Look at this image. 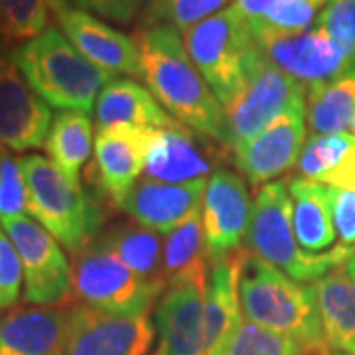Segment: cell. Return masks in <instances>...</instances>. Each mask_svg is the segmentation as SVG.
<instances>
[{
    "instance_id": "obj_1",
    "label": "cell",
    "mask_w": 355,
    "mask_h": 355,
    "mask_svg": "<svg viewBox=\"0 0 355 355\" xmlns=\"http://www.w3.org/2000/svg\"><path fill=\"white\" fill-rule=\"evenodd\" d=\"M135 40L142 79L154 99L180 125L225 144V109L191 62L184 36L172 26L156 24L140 30Z\"/></svg>"
},
{
    "instance_id": "obj_2",
    "label": "cell",
    "mask_w": 355,
    "mask_h": 355,
    "mask_svg": "<svg viewBox=\"0 0 355 355\" xmlns=\"http://www.w3.org/2000/svg\"><path fill=\"white\" fill-rule=\"evenodd\" d=\"M239 304L243 316L292 338L306 355L330 349L324 340L312 284H300L249 251L243 253Z\"/></svg>"
},
{
    "instance_id": "obj_3",
    "label": "cell",
    "mask_w": 355,
    "mask_h": 355,
    "mask_svg": "<svg viewBox=\"0 0 355 355\" xmlns=\"http://www.w3.org/2000/svg\"><path fill=\"white\" fill-rule=\"evenodd\" d=\"M12 60L28 85L60 111L89 114L114 76L93 65L58 26L12 48Z\"/></svg>"
},
{
    "instance_id": "obj_4",
    "label": "cell",
    "mask_w": 355,
    "mask_h": 355,
    "mask_svg": "<svg viewBox=\"0 0 355 355\" xmlns=\"http://www.w3.org/2000/svg\"><path fill=\"white\" fill-rule=\"evenodd\" d=\"M249 253L277 266L298 282H316L343 265L355 247L338 245L331 251L308 253L294 235L292 200L284 180L261 186L253 202V217L247 233Z\"/></svg>"
},
{
    "instance_id": "obj_5",
    "label": "cell",
    "mask_w": 355,
    "mask_h": 355,
    "mask_svg": "<svg viewBox=\"0 0 355 355\" xmlns=\"http://www.w3.org/2000/svg\"><path fill=\"white\" fill-rule=\"evenodd\" d=\"M28 190V214L60 245L76 254L99 237L105 214L79 184L69 182L42 154L20 158Z\"/></svg>"
},
{
    "instance_id": "obj_6",
    "label": "cell",
    "mask_w": 355,
    "mask_h": 355,
    "mask_svg": "<svg viewBox=\"0 0 355 355\" xmlns=\"http://www.w3.org/2000/svg\"><path fill=\"white\" fill-rule=\"evenodd\" d=\"M182 36L191 62L223 107L263 60L251 22L235 4L205 18Z\"/></svg>"
},
{
    "instance_id": "obj_7",
    "label": "cell",
    "mask_w": 355,
    "mask_h": 355,
    "mask_svg": "<svg viewBox=\"0 0 355 355\" xmlns=\"http://www.w3.org/2000/svg\"><path fill=\"white\" fill-rule=\"evenodd\" d=\"M71 291L81 304L111 314H150L164 286L140 279L99 237L73 254Z\"/></svg>"
},
{
    "instance_id": "obj_8",
    "label": "cell",
    "mask_w": 355,
    "mask_h": 355,
    "mask_svg": "<svg viewBox=\"0 0 355 355\" xmlns=\"http://www.w3.org/2000/svg\"><path fill=\"white\" fill-rule=\"evenodd\" d=\"M306 103V87L268 64L265 58L225 109V146L233 153L261 135L288 109Z\"/></svg>"
},
{
    "instance_id": "obj_9",
    "label": "cell",
    "mask_w": 355,
    "mask_h": 355,
    "mask_svg": "<svg viewBox=\"0 0 355 355\" xmlns=\"http://www.w3.org/2000/svg\"><path fill=\"white\" fill-rule=\"evenodd\" d=\"M251 28L266 62L306 91L355 71L343 51L316 24L302 32H282L259 22H251Z\"/></svg>"
},
{
    "instance_id": "obj_10",
    "label": "cell",
    "mask_w": 355,
    "mask_h": 355,
    "mask_svg": "<svg viewBox=\"0 0 355 355\" xmlns=\"http://www.w3.org/2000/svg\"><path fill=\"white\" fill-rule=\"evenodd\" d=\"M0 225L22 261L24 302L28 306H60L71 300V265L62 245L28 216Z\"/></svg>"
},
{
    "instance_id": "obj_11",
    "label": "cell",
    "mask_w": 355,
    "mask_h": 355,
    "mask_svg": "<svg viewBox=\"0 0 355 355\" xmlns=\"http://www.w3.org/2000/svg\"><path fill=\"white\" fill-rule=\"evenodd\" d=\"M154 336L150 314L125 316L77 304L69 308L64 355H150Z\"/></svg>"
},
{
    "instance_id": "obj_12",
    "label": "cell",
    "mask_w": 355,
    "mask_h": 355,
    "mask_svg": "<svg viewBox=\"0 0 355 355\" xmlns=\"http://www.w3.org/2000/svg\"><path fill=\"white\" fill-rule=\"evenodd\" d=\"M50 14L79 53L111 76L142 77L137 40L114 30L99 16L76 6L71 0H50Z\"/></svg>"
},
{
    "instance_id": "obj_13",
    "label": "cell",
    "mask_w": 355,
    "mask_h": 355,
    "mask_svg": "<svg viewBox=\"0 0 355 355\" xmlns=\"http://www.w3.org/2000/svg\"><path fill=\"white\" fill-rule=\"evenodd\" d=\"M51 109L28 85L12 50L0 40V146L26 153L44 146L51 127Z\"/></svg>"
},
{
    "instance_id": "obj_14",
    "label": "cell",
    "mask_w": 355,
    "mask_h": 355,
    "mask_svg": "<svg viewBox=\"0 0 355 355\" xmlns=\"http://www.w3.org/2000/svg\"><path fill=\"white\" fill-rule=\"evenodd\" d=\"M253 217L247 182L227 168H217L207 180L202 200V225L209 261L241 251Z\"/></svg>"
},
{
    "instance_id": "obj_15",
    "label": "cell",
    "mask_w": 355,
    "mask_h": 355,
    "mask_svg": "<svg viewBox=\"0 0 355 355\" xmlns=\"http://www.w3.org/2000/svg\"><path fill=\"white\" fill-rule=\"evenodd\" d=\"M306 103L288 109L235 150V164L251 186H265L298 164L306 144Z\"/></svg>"
},
{
    "instance_id": "obj_16",
    "label": "cell",
    "mask_w": 355,
    "mask_h": 355,
    "mask_svg": "<svg viewBox=\"0 0 355 355\" xmlns=\"http://www.w3.org/2000/svg\"><path fill=\"white\" fill-rule=\"evenodd\" d=\"M154 128L109 127L101 128L95 139V170L97 182L111 202H125L144 172L146 154Z\"/></svg>"
},
{
    "instance_id": "obj_17",
    "label": "cell",
    "mask_w": 355,
    "mask_h": 355,
    "mask_svg": "<svg viewBox=\"0 0 355 355\" xmlns=\"http://www.w3.org/2000/svg\"><path fill=\"white\" fill-rule=\"evenodd\" d=\"M205 186V180L166 184L142 178L119 207H123L135 223L142 227L153 229L156 233H170L202 209Z\"/></svg>"
},
{
    "instance_id": "obj_18",
    "label": "cell",
    "mask_w": 355,
    "mask_h": 355,
    "mask_svg": "<svg viewBox=\"0 0 355 355\" xmlns=\"http://www.w3.org/2000/svg\"><path fill=\"white\" fill-rule=\"evenodd\" d=\"M203 288L172 284L156 306V355H207L203 330Z\"/></svg>"
},
{
    "instance_id": "obj_19",
    "label": "cell",
    "mask_w": 355,
    "mask_h": 355,
    "mask_svg": "<svg viewBox=\"0 0 355 355\" xmlns=\"http://www.w3.org/2000/svg\"><path fill=\"white\" fill-rule=\"evenodd\" d=\"M69 308L20 306L0 316V355H64Z\"/></svg>"
},
{
    "instance_id": "obj_20",
    "label": "cell",
    "mask_w": 355,
    "mask_h": 355,
    "mask_svg": "<svg viewBox=\"0 0 355 355\" xmlns=\"http://www.w3.org/2000/svg\"><path fill=\"white\" fill-rule=\"evenodd\" d=\"M211 170V156L193 139L190 128L176 125L154 128L146 154L144 178L166 184H188L205 180Z\"/></svg>"
},
{
    "instance_id": "obj_21",
    "label": "cell",
    "mask_w": 355,
    "mask_h": 355,
    "mask_svg": "<svg viewBox=\"0 0 355 355\" xmlns=\"http://www.w3.org/2000/svg\"><path fill=\"white\" fill-rule=\"evenodd\" d=\"M95 125L139 128H170L180 125L154 95L135 79L114 77L105 87L95 105Z\"/></svg>"
},
{
    "instance_id": "obj_22",
    "label": "cell",
    "mask_w": 355,
    "mask_h": 355,
    "mask_svg": "<svg viewBox=\"0 0 355 355\" xmlns=\"http://www.w3.org/2000/svg\"><path fill=\"white\" fill-rule=\"evenodd\" d=\"M326 345L355 355V280L345 268H334L312 282Z\"/></svg>"
},
{
    "instance_id": "obj_23",
    "label": "cell",
    "mask_w": 355,
    "mask_h": 355,
    "mask_svg": "<svg viewBox=\"0 0 355 355\" xmlns=\"http://www.w3.org/2000/svg\"><path fill=\"white\" fill-rule=\"evenodd\" d=\"M243 253L221 257L211 261L209 279L203 292V330L207 355L219 340L227 334L233 322L241 316L239 304V277H241Z\"/></svg>"
},
{
    "instance_id": "obj_24",
    "label": "cell",
    "mask_w": 355,
    "mask_h": 355,
    "mask_svg": "<svg viewBox=\"0 0 355 355\" xmlns=\"http://www.w3.org/2000/svg\"><path fill=\"white\" fill-rule=\"evenodd\" d=\"M288 193L298 245L308 253L330 249L338 237L331 214V188L308 178H296L288 184Z\"/></svg>"
},
{
    "instance_id": "obj_25",
    "label": "cell",
    "mask_w": 355,
    "mask_h": 355,
    "mask_svg": "<svg viewBox=\"0 0 355 355\" xmlns=\"http://www.w3.org/2000/svg\"><path fill=\"white\" fill-rule=\"evenodd\" d=\"M298 172L336 190L355 191L354 135H312L298 158Z\"/></svg>"
},
{
    "instance_id": "obj_26",
    "label": "cell",
    "mask_w": 355,
    "mask_h": 355,
    "mask_svg": "<svg viewBox=\"0 0 355 355\" xmlns=\"http://www.w3.org/2000/svg\"><path fill=\"white\" fill-rule=\"evenodd\" d=\"M209 254L205 249L202 225V209L190 216L182 225L166 233L164 239V279L172 284H196L205 291L209 270Z\"/></svg>"
},
{
    "instance_id": "obj_27",
    "label": "cell",
    "mask_w": 355,
    "mask_h": 355,
    "mask_svg": "<svg viewBox=\"0 0 355 355\" xmlns=\"http://www.w3.org/2000/svg\"><path fill=\"white\" fill-rule=\"evenodd\" d=\"M99 241L140 279L168 288L164 279V239H160L156 231L139 223H121L103 233Z\"/></svg>"
},
{
    "instance_id": "obj_28",
    "label": "cell",
    "mask_w": 355,
    "mask_h": 355,
    "mask_svg": "<svg viewBox=\"0 0 355 355\" xmlns=\"http://www.w3.org/2000/svg\"><path fill=\"white\" fill-rule=\"evenodd\" d=\"M93 144V123L89 114L62 111L51 121L44 148L58 170L69 182L81 186V168L87 162Z\"/></svg>"
},
{
    "instance_id": "obj_29",
    "label": "cell",
    "mask_w": 355,
    "mask_h": 355,
    "mask_svg": "<svg viewBox=\"0 0 355 355\" xmlns=\"http://www.w3.org/2000/svg\"><path fill=\"white\" fill-rule=\"evenodd\" d=\"M355 121V71L306 91V125L312 135H342Z\"/></svg>"
},
{
    "instance_id": "obj_30",
    "label": "cell",
    "mask_w": 355,
    "mask_h": 355,
    "mask_svg": "<svg viewBox=\"0 0 355 355\" xmlns=\"http://www.w3.org/2000/svg\"><path fill=\"white\" fill-rule=\"evenodd\" d=\"M209 355H306L288 336L263 328L241 316L233 322Z\"/></svg>"
},
{
    "instance_id": "obj_31",
    "label": "cell",
    "mask_w": 355,
    "mask_h": 355,
    "mask_svg": "<svg viewBox=\"0 0 355 355\" xmlns=\"http://www.w3.org/2000/svg\"><path fill=\"white\" fill-rule=\"evenodd\" d=\"M50 0H0V40L16 48L48 28Z\"/></svg>"
},
{
    "instance_id": "obj_32",
    "label": "cell",
    "mask_w": 355,
    "mask_h": 355,
    "mask_svg": "<svg viewBox=\"0 0 355 355\" xmlns=\"http://www.w3.org/2000/svg\"><path fill=\"white\" fill-rule=\"evenodd\" d=\"M229 0H153L150 4V26H172L180 34L200 24L202 20L214 16Z\"/></svg>"
},
{
    "instance_id": "obj_33",
    "label": "cell",
    "mask_w": 355,
    "mask_h": 355,
    "mask_svg": "<svg viewBox=\"0 0 355 355\" xmlns=\"http://www.w3.org/2000/svg\"><path fill=\"white\" fill-rule=\"evenodd\" d=\"M28 214V190L20 158L0 146V223Z\"/></svg>"
},
{
    "instance_id": "obj_34",
    "label": "cell",
    "mask_w": 355,
    "mask_h": 355,
    "mask_svg": "<svg viewBox=\"0 0 355 355\" xmlns=\"http://www.w3.org/2000/svg\"><path fill=\"white\" fill-rule=\"evenodd\" d=\"M314 24L343 51L355 69V0H330Z\"/></svg>"
},
{
    "instance_id": "obj_35",
    "label": "cell",
    "mask_w": 355,
    "mask_h": 355,
    "mask_svg": "<svg viewBox=\"0 0 355 355\" xmlns=\"http://www.w3.org/2000/svg\"><path fill=\"white\" fill-rule=\"evenodd\" d=\"M24 288L22 261L14 243L0 225V312L12 310Z\"/></svg>"
},
{
    "instance_id": "obj_36",
    "label": "cell",
    "mask_w": 355,
    "mask_h": 355,
    "mask_svg": "<svg viewBox=\"0 0 355 355\" xmlns=\"http://www.w3.org/2000/svg\"><path fill=\"white\" fill-rule=\"evenodd\" d=\"M331 214L340 241L345 247L355 245V191L331 188Z\"/></svg>"
},
{
    "instance_id": "obj_37",
    "label": "cell",
    "mask_w": 355,
    "mask_h": 355,
    "mask_svg": "<svg viewBox=\"0 0 355 355\" xmlns=\"http://www.w3.org/2000/svg\"><path fill=\"white\" fill-rule=\"evenodd\" d=\"M71 2L87 12L113 20L116 24H128L139 14L144 0H71Z\"/></svg>"
},
{
    "instance_id": "obj_38",
    "label": "cell",
    "mask_w": 355,
    "mask_h": 355,
    "mask_svg": "<svg viewBox=\"0 0 355 355\" xmlns=\"http://www.w3.org/2000/svg\"><path fill=\"white\" fill-rule=\"evenodd\" d=\"M272 0H235V6L239 8V12L249 20L254 22L259 18H263V14L266 12V8L270 6Z\"/></svg>"
},
{
    "instance_id": "obj_39",
    "label": "cell",
    "mask_w": 355,
    "mask_h": 355,
    "mask_svg": "<svg viewBox=\"0 0 355 355\" xmlns=\"http://www.w3.org/2000/svg\"><path fill=\"white\" fill-rule=\"evenodd\" d=\"M345 270H347V275L355 280V249L354 253L349 254V259L345 261Z\"/></svg>"
},
{
    "instance_id": "obj_40",
    "label": "cell",
    "mask_w": 355,
    "mask_h": 355,
    "mask_svg": "<svg viewBox=\"0 0 355 355\" xmlns=\"http://www.w3.org/2000/svg\"><path fill=\"white\" fill-rule=\"evenodd\" d=\"M314 355H349V354H342V352H334V349H326L322 354H314Z\"/></svg>"
},
{
    "instance_id": "obj_41",
    "label": "cell",
    "mask_w": 355,
    "mask_h": 355,
    "mask_svg": "<svg viewBox=\"0 0 355 355\" xmlns=\"http://www.w3.org/2000/svg\"><path fill=\"white\" fill-rule=\"evenodd\" d=\"M352 130H354V137H355V121H354V125H352Z\"/></svg>"
}]
</instances>
